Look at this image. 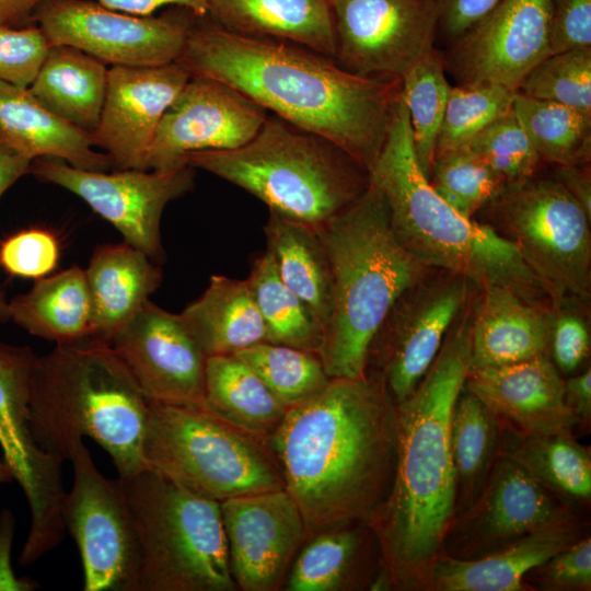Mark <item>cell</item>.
<instances>
[{
    "label": "cell",
    "instance_id": "obj_1",
    "mask_svg": "<svg viewBox=\"0 0 591 591\" xmlns=\"http://www.w3.org/2000/svg\"><path fill=\"white\" fill-rule=\"evenodd\" d=\"M269 442L306 540L343 524L369 526L394 480L397 404L374 371L331 378L321 392L287 409Z\"/></svg>",
    "mask_w": 591,
    "mask_h": 591
},
{
    "label": "cell",
    "instance_id": "obj_2",
    "mask_svg": "<svg viewBox=\"0 0 591 591\" xmlns=\"http://www.w3.org/2000/svg\"><path fill=\"white\" fill-rule=\"evenodd\" d=\"M224 82L285 121L332 141L368 172L384 144L401 80L352 73L308 47L229 32L197 18L175 61Z\"/></svg>",
    "mask_w": 591,
    "mask_h": 591
},
{
    "label": "cell",
    "instance_id": "obj_3",
    "mask_svg": "<svg viewBox=\"0 0 591 591\" xmlns=\"http://www.w3.org/2000/svg\"><path fill=\"white\" fill-rule=\"evenodd\" d=\"M415 390L397 404L392 489L369 524L393 582L410 579L441 546L455 507L451 419L471 364V316L462 315Z\"/></svg>",
    "mask_w": 591,
    "mask_h": 591
},
{
    "label": "cell",
    "instance_id": "obj_4",
    "mask_svg": "<svg viewBox=\"0 0 591 591\" xmlns=\"http://www.w3.org/2000/svg\"><path fill=\"white\" fill-rule=\"evenodd\" d=\"M369 177L386 200L397 237L425 265L461 276L479 290L502 287L551 306L517 248L489 225L459 213L432 188L418 163L401 94Z\"/></svg>",
    "mask_w": 591,
    "mask_h": 591
},
{
    "label": "cell",
    "instance_id": "obj_5",
    "mask_svg": "<svg viewBox=\"0 0 591 591\" xmlns=\"http://www.w3.org/2000/svg\"><path fill=\"white\" fill-rule=\"evenodd\" d=\"M315 229L332 274V310L317 356L329 378L363 376L371 341L389 311L433 268L402 244L370 177L354 202Z\"/></svg>",
    "mask_w": 591,
    "mask_h": 591
},
{
    "label": "cell",
    "instance_id": "obj_6",
    "mask_svg": "<svg viewBox=\"0 0 591 591\" xmlns=\"http://www.w3.org/2000/svg\"><path fill=\"white\" fill-rule=\"evenodd\" d=\"M30 410L36 442L62 461L74 441L90 438L109 454L118 477L147 468L148 398L108 341L89 337L36 356Z\"/></svg>",
    "mask_w": 591,
    "mask_h": 591
},
{
    "label": "cell",
    "instance_id": "obj_7",
    "mask_svg": "<svg viewBox=\"0 0 591 591\" xmlns=\"http://www.w3.org/2000/svg\"><path fill=\"white\" fill-rule=\"evenodd\" d=\"M185 163L245 189L269 211L314 228L369 185V172L341 148L275 115L242 147L194 152Z\"/></svg>",
    "mask_w": 591,
    "mask_h": 591
},
{
    "label": "cell",
    "instance_id": "obj_8",
    "mask_svg": "<svg viewBox=\"0 0 591 591\" xmlns=\"http://www.w3.org/2000/svg\"><path fill=\"white\" fill-rule=\"evenodd\" d=\"M142 454L147 468L220 502L285 489L269 438L232 424L206 404L148 399Z\"/></svg>",
    "mask_w": 591,
    "mask_h": 591
},
{
    "label": "cell",
    "instance_id": "obj_9",
    "mask_svg": "<svg viewBox=\"0 0 591 591\" xmlns=\"http://www.w3.org/2000/svg\"><path fill=\"white\" fill-rule=\"evenodd\" d=\"M120 479L140 547L137 591L237 589L220 501L192 493L149 468Z\"/></svg>",
    "mask_w": 591,
    "mask_h": 591
},
{
    "label": "cell",
    "instance_id": "obj_10",
    "mask_svg": "<svg viewBox=\"0 0 591 591\" xmlns=\"http://www.w3.org/2000/svg\"><path fill=\"white\" fill-rule=\"evenodd\" d=\"M476 216L509 241L552 310L591 296V217L556 178L508 184Z\"/></svg>",
    "mask_w": 591,
    "mask_h": 591
},
{
    "label": "cell",
    "instance_id": "obj_11",
    "mask_svg": "<svg viewBox=\"0 0 591 591\" xmlns=\"http://www.w3.org/2000/svg\"><path fill=\"white\" fill-rule=\"evenodd\" d=\"M36 355L27 346L0 343V449L31 513L19 556L21 566L37 561L65 535L62 460L43 450L31 429V381Z\"/></svg>",
    "mask_w": 591,
    "mask_h": 591
},
{
    "label": "cell",
    "instance_id": "obj_12",
    "mask_svg": "<svg viewBox=\"0 0 591 591\" xmlns=\"http://www.w3.org/2000/svg\"><path fill=\"white\" fill-rule=\"evenodd\" d=\"M71 489L62 508L76 541L84 591H137L140 547L123 480L105 477L82 439L71 445Z\"/></svg>",
    "mask_w": 591,
    "mask_h": 591
},
{
    "label": "cell",
    "instance_id": "obj_13",
    "mask_svg": "<svg viewBox=\"0 0 591 591\" xmlns=\"http://www.w3.org/2000/svg\"><path fill=\"white\" fill-rule=\"evenodd\" d=\"M197 18L179 7L153 16L89 0H44L33 20L50 45L74 47L111 66L150 67L178 59Z\"/></svg>",
    "mask_w": 591,
    "mask_h": 591
},
{
    "label": "cell",
    "instance_id": "obj_14",
    "mask_svg": "<svg viewBox=\"0 0 591 591\" xmlns=\"http://www.w3.org/2000/svg\"><path fill=\"white\" fill-rule=\"evenodd\" d=\"M465 278L433 269L403 292L374 335L367 371L382 375L396 404L417 386L467 304Z\"/></svg>",
    "mask_w": 591,
    "mask_h": 591
},
{
    "label": "cell",
    "instance_id": "obj_15",
    "mask_svg": "<svg viewBox=\"0 0 591 591\" xmlns=\"http://www.w3.org/2000/svg\"><path fill=\"white\" fill-rule=\"evenodd\" d=\"M335 60L348 71L401 80L433 48L438 0H329Z\"/></svg>",
    "mask_w": 591,
    "mask_h": 591
},
{
    "label": "cell",
    "instance_id": "obj_16",
    "mask_svg": "<svg viewBox=\"0 0 591 591\" xmlns=\"http://www.w3.org/2000/svg\"><path fill=\"white\" fill-rule=\"evenodd\" d=\"M32 171L38 178L79 196L111 222L126 243L153 262L164 257L160 222L165 206L193 186L188 165L169 171L126 169L107 173L42 158Z\"/></svg>",
    "mask_w": 591,
    "mask_h": 591
},
{
    "label": "cell",
    "instance_id": "obj_17",
    "mask_svg": "<svg viewBox=\"0 0 591 591\" xmlns=\"http://www.w3.org/2000/svg\"><path fill=\"white\" fill-rule=\"evenodd\" d=\"M268 112L219 80L190 77L164 113L147 170L186 166L194 152L233 150L262 128Z\"/></svg>",
    "mask_w": 591,
    "mask_h": 591
},
{
    "label": "cell",
    "instance_id": "obj_18",
    "mask_svg": "<svg viewBox=\"0 0 591 591\" xmlns=\"http://www.w3.org/2000/svg\"><path fill=\"white\" fill-rule=\"evenodd\" d=\"M549 0H500L443 55L459 84L488 82L518 92L548 54Z\"/></svg>",
    "mask_w": 591,
    "mask_h": 591
},
{
    "label": "cell",
    "instance_id": "obj_19",
    "mask_svg": "<svg viewBox=\"0 0 591 591\" xmlns=\"http://www.w3.org/2000/svg\"><path fill=\"white\" fill-rule=\"evenodd\" d=\"M232 577L244 591L280 589L306 541L302 514L286 489L220 502Z\"/></svg>",
    "mask_w": 591,
    "mask_h": 591
},
{
    "label": "cell",
    "instance_id": "obj_20",
    "mask_svg": "<svg viewBox=\"0 0 591 591\" xmlns=\"http://www.w3.org/2000/svg\"><path fill=\"white\" fill-rule=\"evenodd\" d=\"M108 343L148 399L206 404L207 357L179 314L148 300Z\"/></svg>",
    "mask_w": 591,
    "mask_h": 591
},
{
    "label": "cell",
    "instance_id": "obj_21",
    "mask_svg": "<svg viewBox=\"0 0 591 591\" xmlns=\"http://www.w3.org/2000/svg\"><path fill=\"white\" fill-rule=\"evenodd\" d=\"M189 78L177 62L111 66L100 120L92 134L95 146L119 170H147L161 119Z\"/></svg>",
    "mask_w": 591,
    "mask_h": 591
},
{
    "label": "cell",
    "instance_id": "obj_22",
    "mask_svg": "<svg viewBox=\"0 0 591 591\" xmlns=\"http://www.w3.org/2000/svg\"><path fill=\"white\" fill-rule=\"evenodd\" d=\"M564 380L548 354L498 367L470 370L465 389L497 418L521 433H571L576 417L565 403Z\"/></svg>",
    "mask_w": 591,
    "mask_h": 591
},
{
    "label": "cell",
    "instance_id": "obj_23",
    "mask_svg": "<svg viewBox=\"0 0 591 591\" xmlns=\"http://www.w3.org/2000/svg\"><path fill=\"white\" fill-rule=\"evenodd\" d=\"M471 316L470 370L515 363L548 354L552 308L502 287L482 289Z\"/></svg>",
    "mask_w": 591,
    "mask_h": 591
},
{
    "label": "cell",
    "instance_id": "obj_24",
    "mask_svg": "<svg viewBox=\"0 0 591 591\" xmlns=\"http://www.w3.org/2000/svg\"><path fill=\"white\" fill-rule=\"evenodd\" d=\"M0 137L31 161L54 158L89 171H107L113 164L93 149L91 134L46 108L28 88L5 82H0Z\"/></svg>",
    "mask_w": 591,
    "mask_h": 591
},
{
    "label": "cell",
    "instance_id": "obj_25",
    "mask_svg": "<svg viewBox=\"0 0 591 591\" xmlns=\"http://www.w3.org/2000/svg\"><path fill=\"white\" fill-rule=\"evenodd\" d=\"M91 301V336L109 341L161 283L154 262L128 243L96 247L84 269Z\"/></svg>",
    "mask_w": 591,
    "mask_h": 591
},
{
    "label": "cell",
    "instance_id": "obj_26",
    "mask_svg": "<svg viewBox=\"0 0 591 591\" xmlns=\"http://www.w3.org/2000/svg\"><path fill=\"white\" fill-rule=\"evenodd\" d=\"M207 18L244 36L294 43L335 58L329 0H207Z\"/></svg>",
    "mask_w": 591,
    "mask_h": 591
},
{
    "label": "cell",
    "instance_id": "obj_27",
    "mask_svg": "<svg viewBox=\"0 0 591 591\" xmlns=\"http://www.w3.org/2000/svg\"><path fill=\"white\" fill-rule=\"evenodd\" d=\"M483 540L514 541L563 523V512L548 490L519 463L501 454L495 463L475 515Z\"/></svg>",
    "mask_w": 591,
    "mask_h": 591
},
{
    "label": "cell",
    "instance_id": "obj_28",
    "mask_svg": "<svg viewBox=\"0 0 591 591\" xmlns=\"http://www.w3.org/2000/svg\"><path fill=\"white\" fill-rule=\"evenodd\" d=\"M571 532L551 525L514 540L496 553L478 559H441L434 566L436 588L444 591H517L523 578L570 545Z\"/></svg>",
    "mask_w": 591,
    "mask_h": 591
},
{
    "label": "cell",
    "instance_id": "obj_29",
    "mask_svg": "<svg viewBox=\"0 0 591 591\" xmlns=\"http://www.w3.org/2000/svg\"><path fill=\"white\" fill-rule=\"evenodd\" d=\"M179 315L206 357L235 354L266 341V327L247 279L211 276L201 297Z\"/></svg>",
    "mask_w": 591,
    "mask_h": 591
},
{
    "label": "cell",
    "instance_id": "obj_30",
    "mask_svg": "<svg viewBox=\"0 0 591 591\" xmlns=\"http://www.w3.org/2000/svg\"><path fill=\"white\" fill-rule=\"evenodd\" d=\"M108 68L91 55L66 45H50L30 85L49 111L77 128L93 134L103 108Z\"/></svg>",
    "mask_w": 591,
    "mask_h": 591
},
{
    "label": "cell",
    "instance_id": "obj_31",
    "mask_svg": "<svg viewBox=\"0 0 591 591\" xmlns=\"http://www.w3.org/2000/svg\"><path fill=\"white\" fill-rule=\"evenodd\" d=\"M10 320L30 334L69 344L91 336V301L84 269L78 265L36 279L9 301Z\"/></svg>",
    "mask_w": 591,
    "mask_h": 591
},
{
    "label": "cell",
    "instance_id": "obj_32",
    "mask_svg": "<svg viewBox=\"0 0 591 591\" xmlns=\"http://www.w3.org/2000/svg\"><path fill=\"white\" fill-rule=\"evenodd\" d=\"M264 231L281 280L303 301L324 332L332 310V274L316 229L269 211Z\"/></svg>",
    "mask_w": 591,
    "mask_h": 591
},
{
    "label": "cell",
    "instance_id": "obj_33",
    "mask_svg": "<svg viewBox=\"0 0 591 591\" xmlns=\"http://www.w3.org/2000/svg\"><path fill=\"white\" fill-rule=\"evenodd\" d=\"M205 403L232 424L270 438L287 407L235 354L206 358Z\"/></svg>",
    "mask_w": 591,
    "mask_h": 591
},
{
    "label": "cell",
    "instance_id": "obj_34",
    "mask_svg": "<svg viewBox=\"0 0 591 591\" xmlns=\"http://www.w3.org/2000/svg\"><path fill=\"white\" fill-rule=\"evenodd\" d=\"M512 112L541 161L587 165L591 155V114L517 92Z\"/></svg>",
    "mask_w": 591,
    "mask_h": 591
},
{
    "label": "cell",
    "instance_id": "obj_35",
    "mask_svg": "<svg viewBox=\"0 0 591 591\" xmlns=\"http://www.w3.org/2000/svg\"><path fill=\"white\" fill-rule=\"evenodd\" d=\"M246 279L266 327V341L317 355L322 327L303 301L281 280L269 250L254 260Z\"/></svg>",
    "mask_w": 591,
    "mask_h": 591
},
{
    "label": "cell",
    "instance_id": "obj_36",
    "mask_svg": "<svg viewBox=\"0 0 591 591\" xmlns=\"http://www.w3.org/2000/svg\"><path fill=\"white\" fill-rule=\"evenodd\" d=\"M517 437L502 455L519 463L546 489L575 499L590 498V455L571 433L517 432Z\"/></svg>",
    "mask_w": 591,
    "mask_h": 591
},
{
    "label": "cell",
    "instance_id": "obj_37",
    "mask_svg": "<svg viewBox=\"0 0 591 591\" xmlns=\"http://www.w3.org/2000/svg\"><path fill=\"white\" fill-rule=\"evenodd\" d=\"M445 71L443 54L432 48L401 79V97L408 113L415 153L428 178L451 89Z\"/></svg>",
    "mask_w": 591,
    "mask_h": 591
},
{
    "label": "cell",
    "instance_id": "obj_38",
    "mask_svg": "<svg viewBox=\"0 0 591 591\" xmlns=\"http://www.w3.org/2000/svg\"><path fill=\"white\" fill-rule=\"evenodd\" d=\"M349 523L323 530L305 541L291 565L288 591H337L348 586L362 546V532Z\"/></svg>",
    "mask_w": 591,
    "mask_h": 591
},
{
    "label": "cell",
    "instance_id": "obj_39",
    "mask_svg": "<svg viewBox=\"0 0 591 591\" xmlns=\"http://www.w3.org/2000/svg\"><path fill=\"white\" fill-rule=\"evenodd\" d=\"M235 355L247 363L287 407L321 392L331 378L315 352L262 341Z\"/></svg>",
    "mask_w": 591,
    "mask_h": 591
},
{
    "label": "cell",
    "instance_id": "obj_40",
    "mask_svg": "<svg viewBox=\"0 0 591 591\" xmlns=\"http://www.w3.org/2000/svg\"><path fill=\"white\" fill-rule=\"evenodd\" d=\"M499 443L496 415L465 387L451 419L450 445L455 482L473 487L489 470Z\"/></svg>",
    "mask_w": 591,
    "mask_h": 591
},
{
    "label": "cell",
    "instance_id": "obj_41",
    "mask_svg": "<svg viewBox=\"0 0 591 591\" xmlns=\"http://www.w3.org/2000/svg\"><path fill=\"white\" fill-rule=\"evenodd\" d=\"M515 94L512 89L488 82L451 85L436 158L464 147L488 125L508 114Z\"/></svg>",
    "mask_w": 591,
    "mask_h": 591
},
{
    "label": "cell",
    "instance_id": "obj_42",
    "mask_svg": "<svg viewBox=\"0 0 591 591\" xmlns=\"http://www.w3.org/2000/svg\"><path fill=\"white\" fill-rule=\"evenodd\" d=\"M428 179L440 197L468 219H475L506 186L497 173L466 148L437 157Z\"/></svg>",
    "mask_w": 591,
    "mask_h": 591
},
{
    "label": "cell",
    "instance_id": "obj_43",
    "mask_svg": "<svg viewBox=\"0 0 591 591\" xmlns=\"http://www.w3.org/2000/svg\"><path fill=\"white\" fill-rule=\"evenodd\" d=\"M518 92L591 114V47L548 55L529 71Z\"/></svg>",
    "mask_w": 591,
    "mask_h": 591
},
{
    "label": "cell",
    "instance_id": "obj_44",
    "mask_svg": "<svg viewBox=\"0 0 591 591\" xmlns=\"http://www.w3.org/2000/svg\"><path fill=\"white\" fill-rule=\"evenodd\" d=\"M462 148L484 161L506 185L534 177L542 162L512 109Z\"/></svg>",
    "mask_w": 591,
    "mask_h": 591
},
{
    "label": "cell",
    "instance_id": "obj_45",
    "mask_svg": "<svg viewBox=\"0 0 591 591\" xmlns=\"http://www.w3.org/2000/svg\"><path fill=\"white\" fill-rule=\"evenodd\" d=\"M59 256L57 236L42 228L21 230L0 243V266L16 277H46L58 265Z\"/></svg>",
    "mask_w": 591,
    "mask_h": 591
},
{
    "label": "cell",
    "instance_id": "obj_46",
    "mask_svg": "<svg viewBox=\"0 0 591 591\" xmlns=\"http://www.w3.org/2000/svg\"><path fill=\"white\" fill-rule=\"evenodd\" d=\"M50 43L39 26L0 25V82L30 88Z\"/></svg>",
    "mask_w": 591,
    "mask_h": 591
},
{
    "label": "cell",
    "instance_id": "obj_47",
    "mask_svg": "<svg viewBox=\"0 0 591 591\" xmlns=\"http://www.w3.org/2000/svg\"><path fill=\"white\" fill-rule=\"evenodd\" d=\"M587 303L567 300L553 309L549 349L558 370L575 371L589 356L590 328Z\"/></svg>",
    "mask_w": 591,
    "mask_h": 591
},
{
    "label": "cell",
    "instance_id": "obj_48",
    "mask_svg": "<svg viewBox=\"0 0 591 591\" xmlns=\"http://www.w3.org/2000/svg\"><path fill=\"white\" fill-rule=\"evenodd\" d=\"M591 47V0H549L548 54Z\"/></svg>",
    "mask_w": 591,
    "mask_h": 591
},
{
    "label": "cell",
    "instance_id": "obj_49",
    "mask_svg": "<svg viewBox=\"0 0 591 591\" xmlns=\"http://www.w3.org/2000/svg\"><path fill=\"white\" fill-rule=\"evenodd\" d=\"M542 580L557 588H590L591 540L570 544L541 565Z\"/></svg>",
    "mask_w": 591,
    "mask_h": 591
},
{
    "label": "cell",
    "instance_id": "obj_50",
    "mask_svg": "<svg viewBox=\"0 0 591 591\" xmlns=\"http://www.w3.org/2000/svg\"><path fill=\"white\" fill-rule=\"evenodd\" d=\"M500 0H438L439 27L449 43L489 13Z\"/></svg>",
    "mask_w": 591,
    "mask_h": 591
},
{
    "label": "cell",
    "instance_id": "obj_51",
    "mask_svg": "<svg viewBox=\"0 0 591 591\" xmlns=\"http://www.w3.org/2000/svg\"><path fill=\"white\" fill-rule=\"evenodd\" d=\"M15 519L11 510L0 513V591H32L38 583L27 577L15 576L11 565Z\"/></svg>",
    "mask_w": 591,
    "mask_h": 591
},
{
    "label": "cell",
    "instance_id": "obj_52",
    "mask_svg": "<svg viewBox=\"0 0 591 591\" xmlns=\"http://www.w3.org/2000/svg\"><path fill=\"white\" fill-rule=\"evenodd\" d=\"M112 10L134 15H151L158 9L172 5L187 9L198 18L207 16V0H97Z\"/></svg>",
    "mask_w": 591,
    "mask_h": 591
},
{
    "label": "cell",
    "instance_id": "obj_53",
    "mask_svg": "<svg viewBox=\"0 0 591 591\" xmlns=\"http://www.w3.org/2000/svg\"><path fill=\"white\" fill-rule=\"evenodd\" d=\"M556 179L591 217V176L589 166H557Z\"/></svg>",
    "mask_w": 591,
    "mask_h": 591
},
{
    "label": "cell",
    "instance_id": "obj_54",
    "mask_svg": "<svg viewBox=\"0 0 591 591\" xmlns=\"http://www.w3.org/2000/svg\"><path fill=\"white\" fill-rule=\"evenodd\" d=\"M564 396L567 407L577 421L589 420L591 416V369L564 382Z\"/></svg>",
    "mask_w": 591,
    "mask_h": 591
},
{
    "label": "cell",
    "instance_id": "obj_55",
    "mask_svg": "<svg viewBox=\"0 0 591 591\" xmlns=\"http://www.w3.org/2000/svg\"><path fill=\"white\" fill-rule=\"evenodd\" d=\"M32 161L0 137V196L31 167Z\"/></svg>",
    "mask_w": 591,
    "mask_h": 591
},
{
    "label": "cell",
    "instance_id": "obj_56",
    "mask_svg": "<svg viewBox=\"0 0 591 591\" xmlns=\"http://www.w3.org/2000/svg\"><path fill=\"white\" fill-rule=\"evenodd\" d=\"M44 0H0V25L13 26L33 19Z\"/></svg>",
    "mask_w": 591,
    "mask_h": 591
},
{
    "label": "cell",
    "instance_id": "obj_57",
    "mask_svg": "<svg viewBox=\"0 0 591 591\" xmlns=\"http://www.w3.org/2000/svg\"><path fill=\"white\" fill-rule=\"evenodd\" d=\"M393 579L391 573L385 568L381 573H379L370 584V590L380 591V590H390L393 586Z\"/></svg>",
    "mask_w": 591,
    "mask_h": 591
},
{
    "label": "cell",
    "instance_id": "obj_58",
    "mask_svg": "<svg viewBox=\"0 0 591 591\" xmlns=\"http://www.w3.org/2000/svg\"><path fill=\"white\" fill-rule=\"evenodd\" d=\"M14 477L8 464L0 460V484L13 482Z\"/></svg>",
    "mask_w": 591,
    "mask_h": 591
},
{
    "label": "cell",
    "instance_id": "obj_59",
    "mask_svg": "<svg viewBox=\"0 0 591 591\" xmlns=\"http://www.w3.org/2000/svg\"><path fill=\"white\" fill-rule=\"evenodd\" d=\"M10 320L9 302L0 292V323H5Z\"/></svg>",
    "mask_w": 591,
    "mask_h": 591
}]
</instances>
